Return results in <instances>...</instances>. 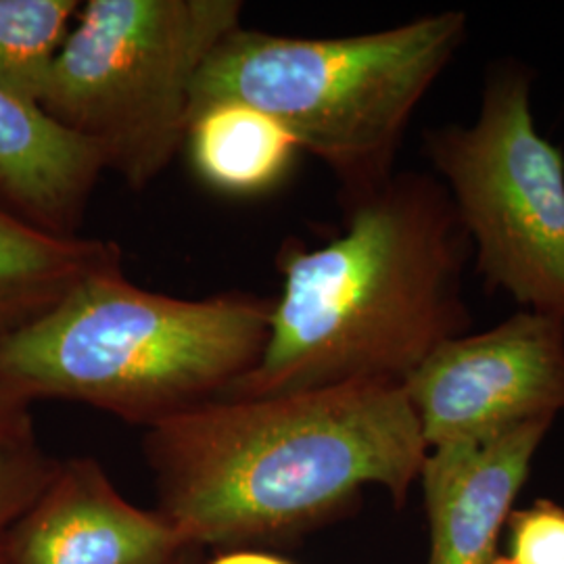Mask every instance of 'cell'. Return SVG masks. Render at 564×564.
<instances>
[{"instance_id": "obj_1", "label": "cell", "mask_w": 564, "mask_h": 564, "mask_svg": "<svg viewBox=\"0 0 564 564\" xmlns=\"http://www.w3.org/2000/svg\"><path fill=\"white\" fill-rule=\"evenodd\" d=\"M429 447L403 383L224 395L147 429L160 512L186 547L289 538L366 487L403 506Z\"/></svg>"}, {"instance_id": "obj_2", "label": "cell", "mask_w": 564, "mask_h": 564, "mask_svg": "<svg viewBox=\"0 0 564 564\" xmlns=\"http://www.w3.org/2000/svg\"><path fill=\"white\" fill-rule=\"evenodd\" d=\"M345 216L337 239L282 245L262 358L224 395L403 383L440 345L466 335L473 242L442 182L395 172Z\"/></svg>"}, {"instance_id": "obj_3", "label": "cell", "mask_w": 564, "mask_h": 564, "mask_svg": "<svg viewBox=\"0 0 564 564\" xmlns=\"http://www.w3.org/2000/svg\"><path fill=\"white\" fill-rule=\"evenodd\" d=\"M272 300H182L123 263L82 279L39 318L0 335V381L30 403H86L151 429L224 393L262 358Z\"/></svg>"}, {"instance_id": "obj_4", "label": "cell", "mask_w": 564, "mask_h": 564, "mask_svg": "<svg viewBox=\"0 0 564 564\" xmlns=\"http://www.w3.org/2000/svg\"><path fill=\"white\" fill-rule=\"evenodd\" d=\"M464 36L463 11L345 39H289L241 25L205 61L191 118L218 102L262 109L330 170L347 209L393 178L405 128Z\"/></svg>"}, {"instance_id": "obj_5", "label": "cell", "mask_w": 564, "mask_h": 564, "mask_svg": "<svg viewBox=\"0 0 564 564\" xmlns=\"http://www.w3.org/2000/svg\"><path fill=\"white\" fill-rule=\"evenodd\" d=\"M242 13L241 0H90L41 109L142 191L184 147L195 80Z\"/></svg>"}, {"instance_id": "obj_6", "label": "cell", "mask_w": 564, "mask_h": 564, "mask_svg": "<svg viewBox=\"0 0 564 564\" xmlns=\"http://www.w3.org/2000/svg\"><path fill=\"white\" fill-rule=\"evenodd\" d=\"M487 291L564 323V158L531 113V74L517 61L485 78L473 126L424 132Z\"/></svg>"}, {"instance_id": "obj_7", "label": "cell", "mask_w": 564, "mask_h": 564, "mask_svg": "<svg viewBox=\"0 0 564 564\" xmlns=\"http://www.w3.org/2000/svg\"><path fill=\"white\" fill-rule=\"evenodd\" d=\"M403 389L426 447L484 437L564 412V323L523 310L440 345Z\"/></svg>"}, {"instance_id": "obj_8", "label": "cell", "mask_w": 564, "mask_h": 564, "mask_svg": "<svg viewBox=\"0 0 564 564\" xmlns=\"http://www.w3.org/2000/svg\"><path fill=\"white\" fill-rule=\"evenodd\" d=\"M2 550L13 564H165L191 547L160 510L126 500L95 458H72Z\"/></svg>"}, {"instance_id": "obj_9", "label": "cell", "mask_w": 564, "mask_h": 564, "mask_svg": "<svg viewBox=\"0 0 564 564\" xmlns=\"http://www.w3.org/2000/svg\"><path fill=\"white\" fill-rule=\"evenodd\" d=\"M554 421L431 447L421 470L426 564H498L500 535Z\"/></svg>"}, {"instance_id": "obj_10", "label": "cell", "mask_w": 564, "mask_h": 564, "mask_svg": "<svg viewBox=\"0 0 564 564\" xmlns=\"http://www.w3.org/2000/svg\"><path fill=\"white\" fill-rule=\"evenodd\" d=\"M105 172L99 153L41 107L0 90V203L42 230L78 237Z\"/></svg>"}, {"instance_id": "obj_11", "label": "cell", "mask_w": 564, "mask_h": 564, "mask_svg": "<svg viewBox=\"0 0 564 564\" xmlns=\"http://www.w3.org/2000/svg\"><path fill=\"white\" fill-rule=\"evenodd\" d=\"M123 263L118 242L61 237L0 203V335L39 318L88 274Z\"/></svg>"}, {"instance_id": "obj_12", "label": "cell", "mask_w": 564, "mask_h": 564, "mask_svg": "<svg viewBox=\"0 0 564 564\" xmlns=\"http://www.w3.org/2000/svg\"><path fill=\"white\" fill-rule=\"evenodd\" d=\"M184 144L207 186L239 197L274 188L300 153L281 121L245 102H218L195 113Z\"/></svg>"}, {"instance_id": "obj_13", "label": "cell", "mask_w": 564, "mask_h": 564, "mask_svg": "<svg viewBox=\"0 0 564 564\" xmlns=\"http://www.w3.org/2000/svg\"><path fill=\"white\" fill-rule=\"evenodd\" d=\"M78 0H0V90L41 107Z\"/></svg>"}, {"instance_id": "obj_14", "label": "cell", "mask_w": 564, "mask_h": 564, "mask_svg": "<svg viewBox=\"0 0 564 564\" xmlns=\"http://www.w3.org/2000/svg\"><path fill=\"white\" fill-rule=\"evenodd\" d=\"M59 460L51 458L36 440L0 444V550L11 529L41 498Z\"/></svg>"}, {"instance_id": "obj_15", "label": "cell", "mask_w": 564, "mask_h": 564, "mask_svg": "<svg viewBox=\"0 0 564 564\" xmlns=\"http://www.w3.org/2000/svg\"><path fill=\"white\" fill-rule=\"evenodd\" d=\"M498 564H564V506L552 500L512 510Z\"/></svg>"}, {"instance_id": "obj_16", "label": "cell", "mask_w": 564, "mask_h": 564, "mask_svg": "<svg viewBox=\"0 0 564 564\" xmlns=\"http://www.w3.org/2000/svg\"><path fill=\"white\" fill-rule=\"evenodd\" d=\"M28 440H36L32 403L0 381V444H15Z\"/></svg>"}, {"instance_id": "obj_17", "label": "cell", "mask_w": 564, "mask_h": 564, "mask_svg": "<svg viewBox=\"0 0 564 564\" xmlns=\"http://www.w3.org/2000/svg\"><path fill=\"white\" fill-rule=\"evenodd\" d=\"M212 564H293L284 561L276 554H268L260 550H242V547H232V550H224L223 554H218Z\"/></svg>"}, {"instance_id": "obj_18", "label": "cell", "mask_w": 564, "mask_h": 564, "mask_svg": "<svg viewBox=\"0 0 564 564\" xmlns=\"http://www.w3.org/2000/svg\"><path fill=\"white\" fill-rule=\"evenodd\" d=\"M186 554H188V550H186V552H182L181 556H176L174 561H170V563L165 564H191V561H188V556H186Z\"/></svg>"}, {"instance_id": "obj_19", "label": "cell", "mask_w": 564, "mask_h": 564, "mask_svg": "<svg viewBox=\"0 0 564 564\" xmlns=\"http://www.w3.org/2000/svg\"><path fill=\"white\" fill-rule=\"evenodd\" d=\"M0 564H13L9 561V556L4 554V550H0Z\"/></svg>"}]
</instances>
